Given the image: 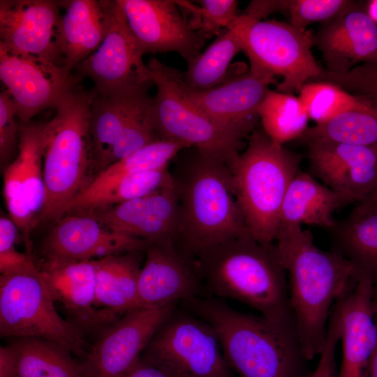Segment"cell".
Here are the masks:
<instances>
[{
  "label": "cell",
  "instance_id": "obj_1",
  "mask_svg": "<svg viewBox=\"0 0 377 377\" xmlns=\"http://www.w3.org/2000/svg\"><path fill=\"white\" fill-rule=\"evenodd\" d=\"M274 244L286 270L289 304L306 360L320 355L332 306L355 285L353 265L338 252L323 251L301 226L280 224Z\"/></svg>",
  "mask_w": 377,
  "mask_h": 377
},
{
  "label": "cell",
  "instance_id": "obj_2",
  "mask_svg": "<svg viewBox=\"0 0 377 377\" xmlns=\"http://www.w3.org/2000/svg\"><path fill=\"white\" fill-rule=\"evenodd\" d=\"M170 177L180 212L178 244L194 256L202 250L249 232L237 203L231 168L190 147L172 160Z\"/></svg>",
  "mask_w": 377,
  "mask_h": 377
},
{
  "label": "cell",
  "instance_id": "obj_3",
  "mask_svg": "<svg viewBox=\"0 0 377 377\" xmlns=\"http://www.w3.org/2000/svg\"><path fill=\"white\" fill-rule=\"evenodd\" d=\"M194 258L202 285L211 293L295 326L287 275L274 243H261L247 232L206 248Z\"/></svg>",
  "mask_w": 377,
  "mask_h": 377
},
{
  "label": "cell",
  "instance_id": "obj_4",
  "mask_svg": "<svg viewBox=\"0 0 377 377\" xmlns=\"http://www.w3.org/2000/svg\"><path fill=\"white\" fill-rule=\"evenodd\" d=\"M215 330L223 357L239 377H295L304 359L295 327L239 311L215 298L188 300Z\"/></svg>",
  "mask_w": 377,
  "mask_h": 377
},
{
  "label": "cell",
  "instance_id": "obj_5",
  "mask_svg": "<svg viewBox=\"0 0 377 377\" xmlns=\"http://www.w3.org/2000/svg\"><path fill=\"white\" fill-rule=\"evenodd\" d=\"M93 91L79 80L54 107L43 132L45 200L38 222L57 221L66 206L90 183L94 170L90 133Z\"/></svg>",
  "mask_w": 377,
  "mask_h": 377
},
{
  "label": "cell",
  "instance_id": "obj_6",
  "mask_svg": "<svg viewBox=\"0 0 377 377\" xmlns=\"http://www.w3.org/2000/svg\"><path fill=\"white\" fill-rule=\"evenodd\" d=\"M302 157L255 129L232 166L235 195L250 234L263 244L274 243L282 204L298 172Z\"/></svg>",
  "mask_w": 377,
  "mask_h": 377
},
{
  "label": "cell",
  "instance_id": "obj_7",
  "mask_svg": "<svg viewBox=\"0 0 377 377\" xmlns=\"http://www.w3.org/2000/svg\"><path fill=\"white\" fill-rule=\"evenodd\" d=\"M147 66L149 79L156 87L153 118L160 140L197 148L232 168L240 154L243 139L249 136L220 122L192 102L177 69L153 57Z\"/></svg>",
  "mask_w": 377,
  "mask_h": 377
},
{
  "label": "cell",
  "instance_id": "obj_8",
  "mask_svg": "<svg viewBox=\"0 0 377 377\" xmlns=\"http://www.w3.org/2000/svg\"><path fill=\"white\" fill-rule=\"evenodd\" d=\"M238 37L249 70L258 75L282 80L278 91L293 94L318 78L323 69L312 54L313 34L297 31L290 23L257 20L240 14L229 28Z\"/></svg>",
  "mask_w": 377,
  "mask_h": 377
},
{
  "label": "cell",
  "instance_id": "obj_9",
  "mask_svg": "<svg viewBox=\"0 0 377 377\" xmlns=\"http://www.w3.org/2000/svg\"><path fill=\"white\" fill-rule=\"evenodd\" d=\"M37 267L0 276V335L38 337L86 357L90 347L80 330L57 313Z\"/></svg>",
  "mask_w": 377,
  "mask_h": 377
},
{
  "label": "cell",
  "instance_id": "obj_10",
  "mask_svg": "<svg viewBox=\"0 0 377 377\" xmlns=\"http://www.w3.org/2000/svg\"><path fill=\"white\" fill-rule=\"evenodd\" d=\"M144 353L169 377H235L215 330L198 316L173 311Z\"/></svg>",
  "mask_w": 377,
  "mask_h": 377
},
{
  "label": "cell",
  "instance_id": "obj_11",
  "mask_svg": "<svg viewBox=\"0 0 377 377\" xmlns=\"http://www.w3.org/2000/svg\"><path fill=\"white\" fill-rule=\"evenodd\" d=\"M175 304L130 311L102 330L82 363L86 377H122L140 360Z\"/></svg>",
  "mask_w": 377,
  "mask_h": 377
},
{
  "label": "cell",
  "instance_id": "obj_12",
  "mask_svg": "<svg viewBox=\"0 0 377 377\" xmlns=\"http://www.w3.org/2000/svg\"><path fill=\"white\" fill-rule=\"evenodd\" d=\"M138 43L117 0L112 22L105 38L98 49L73 70L94 84L95 92L111 95L133 89L150 82L147 64L142 61Z\"/></svg>",
  "mask_w": 377,
  "mask_h": 377
},
{
  "label": "cell",
  "instance_id": "obj_13",
  "mask_svg": "<svg viewBox=\"0 0 377 377\" xmlns=\"http://www.w3.org/2000/svg\"><path fill=\"white\" fill-rule=\"evenodd\" d=\"M0 79L15 106L20 124L45 109L54 108L82 77L51 62L0 46Z\"/></svg>",
  "mask_w": 377,
  "mask_h": 377
},
{
  "label": "cell",
  "instance_id": "obj_14",
  "mask_svg": "<svg viewBox=\"0 0 377 377\" xmlns=\"http://www.w3.org/2000/svg\"><path fill=\"white\" fill-rule=\"evenodd\" d=\"M117 1L143 55L175 52L188 62L201 52L207 38L183 17L177 1Z\"/></svg>",
  "mask_w": 377,
  "mask_h": 377
},
{
  "label": "cell",
  "instance_id": "obj_15",
  "mask_svg": "<svg viewBox=\"0 0 377 377\" xmlns=\"http://www.w3.org/2000/svg\"><path fill=\"white\" fill-rule=\"evenodd\" d=\"M138 285L140 308H156L188 300L202 282L195 258L177 242L149 243Z\"/></svg>",
  "mask_w": 377,
  "mask_h": 377
},
{
  "label": "cell",
  "instance_id": "obj_16",
  "mask_svg": "<svg viewBox=\"0 0 377 377\" xmlns=\"http://www.w3.org/2000/svg\"><path fill=\"white\" fill-rule=\"evenodd\" d=\"M59 1L1 0L0 46L63 68L57 43Z\"/></svg>",
  "mask_w": 377,
  "mask_h": 377
},
{
  "label": "cell",
  "instance_id": "obj_17",
  "mask_svg": "<svg viewBox=\"0 0 377 377\" xmlns=\"http://www.w3.org/2000/svg\"><path fill=\"white\" fill-rule=\"evenodd\" d=\"M149 243L113 232L89 214L65 215L40 246L42 261H87L135 251Z\"/></svg>",
  "mask_w": 377,
  "mask_h": 377
},
{
  "label": "cell",
  "instance_id": "obj_18",
  "mask_svg": "<svg viewBox=\"0 0 377 377\" xmlns=\"http://www.w3.org/2000/svg\"><path fill=\"white\" fill-rule=\"evenodd\" d=\"M89 214L113 232L149 243L179 240V205L172 178L154 193Z\"/></svg>",
  "mask_w": 377,
  "mask_h": 377
},
{
  "label": "cell",
  "instance_id": "obj_19",
  "mask_svg": "<svg viewBox=\"0 0 377 377\" xmlns=\"http://www.w3.org/2000/svg\"><path fill=\"white\" fill-rule=\"evenodd\" d=\"M311 171L348 204L365 200L377 185V147L327 141L306 142Z\"/></svg>",
  "mask_w": 377,
  "mask_h": 377
},
{
  "label": "cell",
  "instance_id": "obj_20",
  "mask_svg": "<svg viewBox=\"0 0 377 377\" xmlns=\"http://www.w3.org/2000/svg\"><path fill=\"white\" fill-rule=\"evenodd\" d=\"M325 71L343 74L363 64H377V23L365 3L352 1L313 34Z\"/></svg>",
  "mask_w": 377,
  "mask_h": 377
},
{
  "label": "cell",
  "instance_id": "obj_21",
  "mask_svg": "<svg viewBox=\"0 0 377 377\" xmlns=\"http://www.w3.org/2000/svg\"><path fill=\"white\" fill-rule=\"evenodd\" d=\"M244 64L231 65L226 80L206 90H184L197 106L220 122L249 136L255 130L258 109L275 77L253 73ZM182 80V77H181Z\"/></svg>",
  "mask_w": 377,
  "mask_h": 377
},
{
  "label": "cell",
  "instance_id": "obj_22",
  "mask_svg": "<svg viewBox=\"0 0 377 377\" xmlns=\"http://www.w3.org/2000/svg\"><path fill=\"white\" fill-rule=\"evenodd\" d=\"M374 283L360 278L337 304L342 330V360L338 377H367L369 361L377 339L372 309Z\"/></svg>",
  "mask_w": 377,
  "mask_h": 377
},
{
  "label": "cell",
  "instance_id": "obj_23",
  "mask_svg": "<svg viewBox=\"0 0 377 377\" xmlns=\"http://www.w3.org/2000/svg\"><path fill=\"white\" fill-rule=\"evenodd\" d=\"M38 268L54 301L63 305L79 330L106 327L96 307V260L42 261Z\"/></svg>",
  "mask_w": 377,
  "mask_h": 377
},
{
  "label": "cell",
  "instance_id": "obj_24",
  "mask_svg": "<svg viewBox=\"0 0 377 377\" xmlns=\"http://www.w3.org/2000/svg\"><path fill=\"white\" fill-rule=\"evenodd\" d=\"M57 43L62 66L68 72L94 53L110 29L114 0L59 1Z\"/></svg>",
  "mask_w": 377,
  "mask_h": 377
},
{
  "label": "cell",
  "instance_id": "obj_25",
  "mask_svg": "<svg viewBox=\"0 0 377 377\" xmlns=\"http://www.w3.org/2000/svg\"><path fill=\"white\" fill-rule=\"evenodd\" d=\"M152 84L143 82L130 91L111 95L100 94L92 89L90 133L96 175L110 165L112 151L122 131L151 97L147 91Z\"/></svg>",
  "mask_w": 377,
  "mask_h": 377
},
{
  "label": "cell",
  "instance_id": "obj_26",
  "mask_svg": "<svg viewBox=\"0 0 377 377\" xmlns=\"http://www.w3.org/2000/svg\"><path fill=\"white\" fill-rule=\"evenodd\" d=\"M145 251L96 260V307L106 326L126 313L140 308L138 285L140 256Z\"/></svg>",
  "mask_w": 377,
  "mask_h": 377
},
{
  "label": "cell",
  "instance_id": "obj_27",
  "mask_svg": "<svg viewBox=\"0 0 377 377\" xmlns=\"http://www.w3.org/2000/svg\"><path fill=\"white\" fill-rule=\"evenodd\" d=\"M45 122L20 124L18 151L3 172V185L23 198L38 223L45 200L43 132Z\"/></svg>",
  "mask_w": 377,
  "mask_h": 377
},
{
  "label": "cell",
  "instance_id": "obj_28",
  "mask_svg": "<svg viewBox=\"0 0 377 377\" xmlns=\"http://www.w3.org/2000/svg\"><path fill=\"white\" fill-rule=\"evenodd\" d=\"M332 250L354 267L357 276L377 279V203L357 202L343 219L327 230Z\"/></svg>",
  "mask_w": 377,
  "mask_h": 377
},
{
  "label": "cell",
  "instance_id": "obj_29",
  "mask_svg": "<svg viewBox=\"0 0 377 377\" xmlns=\"http://www.w3.org/2000/svg\"><path fill=\"white\" fill-rule=\"evenodd\" d=\"M348 203L340 194L299 170L292 179L282 204L280 224L316 226L329 230L334 212Z\"/></svg>",
  "mask_w": 377,
  "mask_h": 377
},
{
  "label": "cell",
  "instance_id": "obj_30",
  "mask_svg": "<svg viewBox=\"0 0 377 377\" xmlns=\"http://www.w3.org/2000/svg\"><path fill=\"white\" fill-rule=\"evenodd\" d=\"M186 147H189L180 142L159 140L111 163L98 172L87 187L66 206L61 217L71 214L82 204L128 175L169 165Z\"/></svg>",
  "mask_w": 377,
  "mask_h": 377
},
{
  "label": "cell",
  "instance_id": "obj_31",
  "mask_svg": "<svg viewBox=\"0 0 377 377\" xmlns=\"http://www.w3.org/2000/svg\"><path fill=\"white\" fill-rule=\"evenodd\" d=\"M17 357L16 377H86L71 352L54 341L18 337L12 343Z\"/></svg>",
  "mask_w": 377,
  "mask_h": 377
},
{
  "label": "cell",
  "instance_id": "obj_32",
  "mask_svg": "<svg viewBox=\"0 0 377 377\" xmlns=\"http://www.w3.org/2000/svg\"><path fill=\"white\" fill-rule=\"evenodd\" d=\"M237 35L230 29L223 30L203 52L188 61L181 72L184 84L192 90H206L221 84L227 77L231 61L242 52Z\"/></svg>",
  "mask_w": 377,
  "mask_h": 377
},
{
  "label": "cell",
  "instance_id": "obj_33",
  "mask_svg": "<svg viewBox=\"0 0 377 377\" xmlns=\"http://www.w3.org/2000/svg\"><path fill=\"white\" fill-rule=\"evenodd\" d=\"M257 112L263 131L281 145L301 138L309 128L307 112L293 94L269 89Z\"/></svg>",
  "mask_w": 377,
  "mask_h": 377
},
{
  "label": "cell",
  "instance_id": "obj_34",
  "mask_svg": "<svg viewBox=\"0 0 377 377\" xmlns=\"http://www.w3.org/2000/svg\"><path fill=\"white\" fill-rule=\"evenodd\" d=\"M309 119L316 124L330 121L351 110H368L377 105V101L353 95L339 85L326 81H310L299 91Z\"/></svg>",
  "mask_w": 377,
  "mask_h": 377
},
{
  "label": "cell",
  "instance_id": "obj_35",
  "mask_svg": "<svg viewBox=\"0 0 377 377\" xmlns=\"http://www.w3.org/2000/svg\"><path fill=\"white\" fill-rule=\"evenodd\" d=\"M301 138L306 143L327 141L377 147V105L368 110H351L328 122L309 128Z\"/></svg>",
  "mask_w": 377,
  "mask_h": 377
},
{
  "label": "cell",
  "instance_id": "obj_36",
  "mask_svg": "<svg viewBox=\"0 0 377 377\" xmlns=\"http://www.w3.org/2000/svg\"><path fill=\"white\" fill-rule=\"evenodd\" d=\"M170 182L168 165L136 172L122 178L82 204L70 214H90L138 198L162 188Z\"/></svg>",
  "mask_w": 377,
  "mask_h": 377
},
{
  "label": "cell",
  "instance_id": "obj_37",
  "mask_svg": "<svg viewBox=\"0 0 377 377\" xmlns=\"http://www.w3.org/2000/svg\"><path fill=\"white\" fill-rule=\"evenodd\" d=\"M199 6L184 1L183 6L194 15L190 22L192 27L202 32L207 38L217 36L223 30L229 29L240 14L238 1L235 0H200Z\"/></svg>",
  "mask_w": 377,
  "mask_h": 377
},
{
  "label": "cell",
  "instance_id": "obj_38",
  "mask_svg": "<svg viewBox=\"0 0 377 377\" xmlns=\"http://www.w3.org/2000/svg\"><path fill=\"white\" fill-rule=\"evenodd\" d=\"M350 0H286V13L290 24L304 32L314 22H326L339 15Z\"/></svg>",
  "mask_w": 377,
  "mask_h": 377
},
{
  "label": "cell",
  "instance_id": "obj_39",
  "mask_svg": "<svg viewBox=\"0 0 377 377\" xmlns=\"http://www.w3.org/2000/svg\"><path fill=\"white\" fill-rule=\"evenodd\" d=\"M313 81L330 82L353 95L377 101V64H360L343 74L324 70L323 74Z\"/></svg>",
  "mask_w": 377,
  "mask_h": 377
},
{
  "label": "cell",
  "instance_id": "obj_40",
  "mask_svg": "<svg viewBox=\"0 0 377 377\" xmlns=\"http://www.w3.org/2000/svg\"><path fill=\"white\" fill-rule=\"evenodd\" d=\"M20 121L14 103L3 89L0 92V161L5 165L17 154Z\"/></svg>",
  "mask_w": 377,
  "mask_h": 377
},
{
  "label": "cell",
  "instance_id": "obj_41",
  "mask_svg": "<svg viewBox=\"0 0 377 377\" xmlns=\"http://www.w3.org/2000/svg\"><path fill=\"white\" fill-rule=\"evenodd\" d=\"M341 314L335 304L330 317L325 341L319 355L318 365L311 377H333L336 348L341 340Z\"/></svg>",
  "mask_w": 377,
  "mask_h": 377
},
{
  "label": "cell",
  "instance_id": "obj_42",
  "mask_svg": "<svg viewBox=\"0 0 377 377\" xmlns=\"http://www.w3.org/2000/svg\"><path fill=\"white\" fill-rule=\"evenodd\" d=\"M37 267L33 256L17 251L15 248L0 252L1 274H8Z\"/></svg>",
  "mask_w": 377,
  "mask_h": 377
},
{
  "label": "cell",
  "instance_id": "obj_43",
  "mask_svg": "<svg viewBox=\"0 0 377 377\" xmlns=\"http://www.w3.org/2000/svg\"><path fill=\"white\" fill-rule=\"evenodd\" d=\"M286 0H253L242 13L257 20H263L274 13H286Z\"/></svg>",
  "mask_w": 377,
  "mask_h": 377
},
{
  "label": "cell",
  "instance_id": "obj_44",
  "mask_svg": "<svg viewBox=\"0 0 377 377\" xmlns=\"http://www.w3.org/2000/svg\"><path fill=\"white\" fill-rule=\"evenodd\" d=\"M18 228L13 221L6 216L0 218V252L15 247Z\"/></svg>",
  "mask_w": 377,
  "mask_h": 377
},
{
  "label": "cell",
  "instance_id": "obj_45",
  "mask_svg": "<svg viewBox=\"0 0 377 377\" xmlns=\"http://www.w3.org/2000/svg\"><path fill=\"white\" fill-rule=\"evenodd\" d=\"M122 377H169L162 369L141 356L138 362Z\"/></svg>",
  "mask_w": 377,
  "mask_h": 377
},
{
  "label": "cell",
  "instance_id": "obj_46",
  "mask_svg": "<svg viewBox=\"0 0 377 377\" xmlns=\"http://www.w3.org/2000/svg\"><path fill=\"white\" fill-rule=\"evenodd\" d=\"M17 357L11 344L0 347V377H16Z\"/></svg>",
  "mask_w": 377,
  "mask_h": 377
},
{
  "label": "cell",
  "instance_id": "obj_47",
  "mask_svg": "<svg viewBox=\"0 0 377 377\" xmlns=\"http://www.w3.org/2000/svg\"><path fill=\"white\" fill-rule=\"evenodd\" d=\"M367 377H377V339L369 361Z\"/></svg>",
  "mask_w": 377,
  "mask_h": 377
},
{
  "label": "cell",
  "instance_id": "obj_48",
  "mask_svg": "<svg viewBox=\"0 0 377 377\" xmlns=\"http://www.w3.org/2000/svg\"><path fill=\"white\" fill-rule=\"evenodd\" d=\"M369 16L377 23V0H371L365 3Z\"/></svg>",
  "mask_w": 377,
  "mask_h": 377
},
{
  "label": "cell",
  "instance_id": "obj_49",
  "mask_svg": "<svg viewBox=\"0 0 377 377\" xmlns=\"http://www.w3.org/2000/svg\"><path fill=\"white\" fill-rule=\"evenodd\" d=\"M362 201L370 203H377V185L372 193Z\"/></svg>",
  "mask_w": 377,
  "mask_h": 377
},
{
  "label": "cell",
  "instance_id": "obj_50",
  "mask_svg": "<svg viewBox=\"0 0 377 377\" xmlns=\"http://www.w3.org/2000/svg\"><path fill=\"white\" fill-rule=\"evenodd\" d=\"M372 309H373L374 314L375 316V319L377 320V295L376 296L374 295L373 301H372Z\"/></svg>",
  "mask_w": 377,
  "mask_h": 377
}]
</instances>
